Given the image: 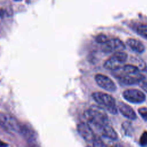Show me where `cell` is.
<instances>
[{"mask_svg":"<svg viewBox=\"0 0 147 147\" xmlns=\"http://www.w3.org/2000/svg\"><path fill=\"white\" fill-rule=\"evenodd\" d=\"M119 82L126 85L138 84L144 79V76L140 74L139 68L134 65L125 64L118 69L113 71V74Z\"/></svg>","mask_w":147,"mask_h":147,"instance_id":"cell-1","label":"cell"},{"mask_svg":"<svg viewBox=\"0 0 147 147\" xmlns=\"http://www.w3.org/2000/svg\"><path fill=\"white\" fill-rule=\"evenodd\" d=\"M84 117L90 125L101 129L105 125L108 124V117L100 106H91L84 112Z\"/></svg>","mask_w":147,"mask_h":147,"instance_id":"cell-2","label":"cell"},{"mask_svg":"<svg viewBox=\"0 0 147 147\" xmlns=\"http://www.w3.org/2000/svg\"><path fill=\"white\" fill-rule=\"evenodd\" d=\"M92 96L102 108L106 109L111 114L117 113L118 109L115 100L110 95L102 92H95L92 93Z\"/></svg>","mask_w":147,"mask_h":147,"instance_id":"cell-3","label":"cell"},{"mask_svg":"<svg viewBox=\"0 0 147 147\" xmlns=\"http://www.w3.org/2000/svg\"><path fill=\"white\" fill-rule=\"evenodd\" d=\"M127 59V55L123 51H118L109 57L104 63V67L107 69L116 70L123 65Z\"/></svg>","mask_w":147,"mask_h":147,"instance_id":"cell-4","label":"cell"},{"mask_svg":"<svg viewBox=\"0 0 147 147\" xmlns=\"http://www.w3.org/2000/svg\"><path fill=\"white\" fill-rule=\"evenodd\" d=\"M0 125L6 130L20 133L21 123L14 117L9 114L0 113Z\"/></svg>","mask_w":147,"mask_h":147,"instance_id":"cell-5","label":"cell"},{"mask_svg":"<svg viewBox=\"0 0 147 147\" xmlns=\"http://www.w3.org/2000/svg\"><path fill=\"white\" fill-rule=\"evenodd\" d=\"M123 97L133 103H141L146 100L145 94L137 89H128L123 91Z\"/></svg>","mask_w":147,"mask_h":147,"instance_id":"cell-6","label":"cell"},{"mask_svg":"<svg viewBox=\"0 0 147 147\" xmlns=\"http://www.w3.org/2000/svg\"><path fill=\"white\" fill-rule=\"evenodd\" d=\"M103 45L102 50L103 52L109 53L111 52H115L118 51H123L125 49V45L119 39L114 38L109 39Z\"/></svg>","mask_w":147,"mask_h":147,"instance_id":"cell-7","label":"cell"},{"mask_svg":"<svg viewBox=\"0 0 147 147\" xmlns=\"http://www.w3.org/2000/svg\"><path fill=\"white\" fill-rule=\"evenodd\" d=\"M77 130L80 136L88 142L92 143L96 137V136L90 126V125L84 122H82L78 124Z\"/></svg>","mask_w":147,"mask_h":147,"instance_id":"cell-8","label":"cell"},{"mask_svg":"<svg viewBox=\"0 0 147 147\" xmlns=\"http://www.w3.org/2000/svg\"><path fill=\"white\" fill-rule=\"evenodd\" d=\"M95 80L97 84L106 91L114 92L117 90V86L114 82L106 75L100 74H96Z\"/></svg>","mask_w":147,"mask_h":147,"instance_id":"cell-9","label":"cell"},{"mask_svg":"<svg viewBox=\"0 0 147 147\" xmlns=\"http://www.w3.org/2000/svg\"><path fill=\"white\" fill-rule=\"evenodd\" d=\"M26 141L31 144H34L37 141V134L34 130L26 124H21L20 133Z\"/></svg>","mask_w":147,"mask_h":147,"instance_id":"cell-10","label":"cell"},{"mask_svg":"<svg viewBox=\"0 0 147 147\" xmlns=\"http://www.w3.org/2000/svg\"><path fill=\"white\" fill-rule=\"evenodd\" d=\"M117 109L126 118L131 120H134L137 118V115L134 110L125 103L122 102H118L117 105Z\"/></svg>","mask_w":147,"mask_h":147,"instance_id":"cell-11","label":"cell"},{"mask_svg":"<svg viewBox=\"0 0 147 147\" xmlns=\"http://www.w3.org/2000/svg\"><path fill=\"white\" fill-rule=\"evenodd\" d=\"M126 44L131 50L137 53H141L144 52L145 49L144 44L135 38H131L127 39L126 41Z\"/></svg>","mask_w":147,"mask_h":147,"instance_id":"cell-12","label":"cell"},{"mask_svg":"<svg viewBox=\"0 0 147 147\" xmlns=\"http://www.w3.org/2000/svg\"><path fill=\"white\" fill-rule=\"evenodd\" d=\"M102 134L103 137L111 140H116L118 138V135L114 129L108 124L105 125L101 129Z\"/></svg>","mask_w":147,"mask_h":147,"instance_id":"cell-13","label":"cell"},{"mask_svg":"<svg viewBox=\"0 0 147 147\" xmlns=\"http://www.w3.org/2000/svg\"><path fill=\"white\" fill-rule=\"evenodd\" d=\"M137 33L142 37L143 38L147 40V25L146 24H141L138 25L137 28Z\"/></svg>","mask_w":147,"mask_h":147,"instance_id":"cell-14","label":"cell"},{"mask_svg":"<svg viewBox=\"0 0 147 147\" xmlns=\"http://www.w3.org/2000/svg\"><path fill=\"white\" fill-rule=\"evenodd\" d=\"M108 40H109V38H107V36H106L104 34H98L95 37L96 42L99 43V44H103L105 43Z\"/></svg>","mask_w":147,"mask_h":147,"instance_id":"cell-15","label":"cell"},{"mask_svg":"<svg viewBox=\"0 0 147 147\" xmlns=\"http://www.w3.org/2000/svg\"><path fill=\"white\" fill-rule=\"evenodd\" d=\"M138 112L139 114L141 115L142 118L145 121H147V107H140L138 110Z\"/></svg>","mask_w":147,"mask_h":147,"instance_id":"cell-16","label":"cell"},{"mask_svg":"<svg viewBox=\"0 0 147 147\" xmlns=\"http://www.w3.org/2000/svg\"><path fill=\"white\" fill-rule=\"evenodd\" d=\"M140 144L141 146L147 145V131H145L141 134L140 139Z\"/></svg>","mask_w":147,"mask_h":147,"instance_id":"cell-17","label":"cell"},{"mask_svg":"<svg viewBox=\"0 0 147 147\" xmlns=\"http://www.w3.org/2000/svg\"><path fill=\"white\" fill-rule=\"evenodd\" d=\"M138 84L141 87V88L147 93V82L143 79L141 81H140Z\"/></svg>","mask_w":147,"mask_h":147,"instance_id":"cell-18","label":"cell"},{"mask_svg":"<svg viewBox=\"0 0 147 147\" xmlns=\"http://www.w3.org/2000/svg\"><path fill=\"white\" fill-rule=\"evenodd\" d=\"M8 146V145L7 144H6L5 142L0 140V146Z\"/></svg>","mask_w":147,"mask_h":147,"instance_id":"cell-19","label":"cell"},{"mask_svg":"<svg viewBox=\"0 0 147 147\" xmlns=\"http://www.w3.org/2000/svg\"><path fill=\"white\" fill-rule=\"evenodd\" d=\"M15 1H22V0H14Z\"/></svg>","mask_w":147,"mask_h":147,"instance_id":"cell-20","label":"cell"}]
</instances>
